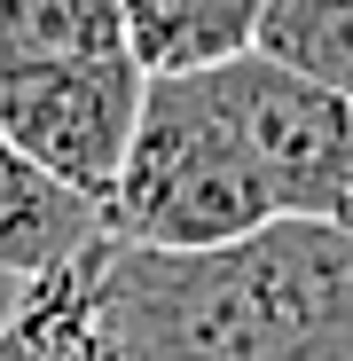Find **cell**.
Segmentation results:
<instances>
[{
  "mask_svg": "<svg viewBox=\"0 0 353 361\" xmlns=\"http://www.w3.org/2000/svg\"><path fill=\"white\" fill-rule=\"evenodd\" d=\"M149 71L134 55H0V134L94 212L126 173Z\"/></svg>",
  "mask_w": 353,
  "mask_h": 361,
  "instance_id": "obj_3",
  "label": "cell"
},
{
  "mask_svg": "<svg viewBox=\"0 0 353 361\" xmlns=\"http://www.w3.org/2000/svg\"><path fill=\"white\" fill-rule=\"evenodd\" d=\"M0 55H134L126 0H0Z\"/></svg>",
  "mask_w": 353,
  "mask_h": 361,
  "instance_id": "obj_8",
  "label": "cell"
},
{
  "mask_svg": "<svg viewBox=\"0 0 353 361\" xmlns=\"http://www.w3.org/2000/svg\"><path fill=\"white\" fill-rule=\"evenodd\" d=\"M212 87L244 126V149L267 180L275 220H322L353 235V102L290 79L267 55L212 71Z\"/></svg>",
  "mask_w": 353,
  "mask_h": 361,
  "instance_id": "obj_4",
  "label": "cell"
},
{
  "mask_svg": "<svg viewBox=\"0 0 353 361\" xmlns=\"http://www.w3.org/2000/svg\"><path fill=\"white\" fill-rule=\"evenodd\" d=\"M275 0H126V47L149 79H212L259 55Z\"/></svg>",
  "mask_w": 353,
  "mask_h": 361,
  "instance_id": "obj_6",
  "label": "cell"
},
{
  "mask_svg": "<svg viewBox=\"0 0 353 361\" xmlns=\"http://www.w3.org/2000/svg\"><path fill=\"white\" fill-rule=\"evenodd\" d=\"M102 252H110V220L0 134V275L8 283H55V275H71Z\"/></svg>",
  "mask_w": 353,
  "mask_h": 361,
  "instance_id": "obj_5",
  "label": "cell"
},
{
  "mask_svg": "<svg viewBox=\"0 0 353 361\" xmlns=\"http://www.w3.org/2000/svg\"><path fill=\"white\" fill-rule=\"evenodd\" d=\"M24 298H32V283H8V275H0V338H8V322L24 314Z\"/></svg>",
  "mask_w": 353,
  "mask_h": 361,
  "instance_id": "obj_10",
  "label": "cell"
},
{
  "mask_svg": "<svg viewBox=\"0 0 353 361\" xmlns=\"http://www.w3.org/2000/svg\"><path fill=\"white\" fill-rule=\"evenodd\" d=\"M110 244L126 252H212L275 220L244 126L212 79H149L126 173L102 204Z\"/></svg>",
  "mask_w": 353,
  "mask_h": 361,
  "instance_id": "obj_2",
  "label": "cell"
},
{
  "mask_svg": "<svg viewBox=\"0 0 353 361\" xmlns=\"http://www.w3.org/2000/svg\"><path fill=\"white\" fill-rule=\"evenodd\" d=\"M94 338L118 361H353V235L267 220L212 252L110 244Z\"/></svg>",
  "mask_w": 353,
  "mask_h": 361,
  "instance_id": "obj_1",
  "label": "cell"
},
{
  "mask_svg": "<svg viewBox=\"0 0 353 361\" xmlns=\"http://www.w3.org/2000/svg\"><path fill=\"white\" fill-rule=\"evenodd\" d=\"M87 345H94V259L55 283H32L24 314L0 338V361H87Z\"/></svg>",
  "mask_w": 353,
  "mask_h": 361,
  "instance_id": "obj_9",
  "label": "cell"
},
{
  "mask_svg": "<svg viewBox=\"0 0 353 361\" xmlns=\"http://www.w3.org/2000/svg\"><path fill=\"white\" fill-rule=\"evenodd\" d=\"M259 55L337 102H353V0H275L259 24Z\"/></svg>",
  "mask_w": 353,
  "mask_h": 361,
  "instance_id": "obj_7",
  "label": "cell"
},
{
  "mask_svg": "<svg viewBox=\"0 0 353 361\" xmlns=\"http://www.w3.org/2000/svg\"><path fill=\"white\" fill-rule=\"evenodd\" d=\"M87 361H118V353H110V345H102V338H94V345H87Z\"/></svg>",
  "mask_w": 353,
  "mask_h": 361,
  "instance_id": "obj_11",
  "label": "cell"
}]
</instances>
